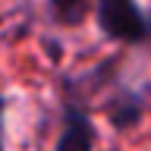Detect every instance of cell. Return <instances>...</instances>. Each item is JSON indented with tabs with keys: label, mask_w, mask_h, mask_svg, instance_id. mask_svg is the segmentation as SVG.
Listing matches in <instances>:
<instances>
[{
	"label": "cell",
	"mask_w": 151,
	"mask_h": 151,
	"mask_svg": "<svg viewBox=\"0 0 151 151\" xmlns=\"http://www.w3.org/2000/svg\"><path fill=\"white\" fill-rule=\"evenodd\" d=\"M98 25L110 41L139 44L148 38V16L135 0H94Z\"/></svg>",
	"instance_id": "obj_1"
},
{
	"label": "cell",
	"mask_w": 151,
	"mask_h": 151,
	"mask_svg": "<svg viewBox=\"0 0 151 151\" xmlns=\"http://www.w3.org/2000/svg\"><path fill=\"white\" fill-rule=\"evenodd\" d=\"M91 148H94V123L88 120V113L66 107V126L54 151H91Z\"/></svg>",
	"instance_id": "obj_2"
},
{
	"label": "cell",
	"mask_w": 151,
	"mask_h": 151,
	"mask_svg": "<svg viewBox=\"0 0 151 151\" xmlns=\"http://www.w3.org/2000/svg\"><path fill=\"white\" fill-rule=\"evenodd\" d=\"M47 13H50V19L57 25L76 28L88 16V0H47Z\"/></svg>",
	"instance_id": "obj_3"
},
{
	"label": "cell",
	"mask_w": 151,
	"mask_h": 151,
	"mask_svg": "<svg viewBox=\"0 0 151 151\" xmlns=\"http://www.w3.org/2000/svg\"><path fill=\"white\" fill-rule=\"evenodd\" d=\"M110 120H113V126H116V129L135 126V123L142 120V101H139V98H126V101H123V107L110 110Z\"/></svg>",
	"instance_id": "obj_4"
},
{
	"label": "cell",
	"mask_w": 151,
	"mask_h": 151,
	"mask_svg": "<svg viewBox=\"0 0 151 151\" xmlns=\"http://www.w3.org/2000/svg\"><path fill=\"white\" fill-rule=\"evenodd\" d=\"M0 151H3V98H0Z\"/></svg>",
	"instance_id": "obj_5"
},
{
	"label": "cell",
	"mask_w": 151,
	"mask_h": 151,
	"mask_svg": "<svg viewBox=\"0 0 151 151\" xmlns=\"http://www.w3.org/2000/svg\"><path fill=\"white\" fill-rule=\"evenodd\" d=\"M148 38H151V19H148Z\"/></svg>",
	"instance_id": "obj_6"
}]
</instances>
